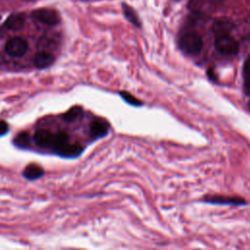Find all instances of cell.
<instances>
[{
  "label": "cell",
  "instance_id": "7",
  "mask_svg": "<svg viewBox=\"0 0 250 250\" xmlns=\"http://www.w3.org/2000/svg\"><path fill=\"white\" fill-rule=\"evenodd\" d=\"M55 61V57L48 51H40L34 57V64L37 68H45L51 65Z\"/></svg>",
  "mask_w": 250,
  "mask_h": 250
},
{
  "label": "cell",
  "instance_id": "10",
  "mask_svg": "<svg viewBox=\"0 0 250 250\" xmlns=\"http://www.w3.org/2000/svg\"><path fill=\"white\" fill-rule=\"evenodd\" d=\"M232 23L226 19H219L213 24V31L216 36L220 35H227L229 34L230 30L232 29Z\"/></svg>",
  "mask_w": 250,
  "mask_h": 250
},
{
  "label": "cell",
  "instance_id": "1",
  "mask_svg": "<svg viewBox=\"0 0 250 250\" xmlns=\"http://www.w3.org/2000/svg\"><path fill=\"white\" fill-rule=\"evenodd\" d=\"M180 49L187 55H197L203 46L201 36L196 32L185 33L179 41Z\"/></svg>",
  "mask_w": 250,
  "mask_h": 250
},
{
  "label": "cell",
  "instance_id": "8",
  "mask_svg": "<svg viewBox=\"0 0 250 250\" xmlns=\"http://www.w3.org/2000/svg\"><path fill=\"white\" fill-rule=\"evenodd\" d=\"M108 130V124L102 119H97L92 122L90 126V134L93 138H101L106 135Z\"/></svg>",
  "mask_w": 250,
  "mask_h": 250
},
{
  "label": "cell",
  "instance_id": "19",
  "mask_svg": "<svg viewBox=\"0 0 250 250\" xmlns=\"http://www.w3.org/2000/svg\"><path fill=\"white\" fill-rule=\"evenodd\" d=\"M244 90L247 95H250V75L244 76Z\"/></svg>",
  "mask_w": 250,
  "mask_h": 250
},
{
  "label": "cell",
  "instance_id": "2",
  "mask_svg": "<svg viewBox=\"0 0 250 250\" xmlns=\"http://www.w3.org/2000/svg\"><path fill=\"white\" fill-rule=\"evenodd\" d=\"M215 47L223 55H235L238 51V44L229 34L216 36Z\"/></svg>",
  "mask_w": 250,
  "mask_h": 250
},
{
  "label": "cell",
  "instance_id": "9",
  "mask_svg": "<svg viewBox=\"0 0 250 250\" xmlns=\"http://www.w3.org/2000/svg\"><path fill=\"white\" fill-rule=\"evenodd\" d=\"M204 200L213 204H230V205H242L245 201L237 197H225V196H210L205 197Z\"/></svg>",
  "mask_w": 250,
  "mask_h": 250
},
{
  "label": "cell",
  "instance_id": "13",
  "mask_svg": "<svg viewBox=\"0 0 250 250\" xmlns=\"http://www.w3.org/2000/svg\"><path fill=\"white\" fill-rule=\"evenodd\" d=\"M123 12H124L125 16H126V18L128 19V21H130L136 26H141L140 20H139L138 16L136 15L135 11L131 7L127 6L126 4H123Z\"/></svg>",
  "mask_w": 250,
  "mask_h": 250
},
{
  "label": "cell",
  "instance_id": "17",
  "mask_svg": "<svg viewBox=\"0 0 250 250\" xmlns=\"http://www.w3.org/2000/svg\"><path fill=\"white\" fill-rule=\"evenodd\" d=\"M39 46L42 48V51H48L49 52V50L54 49L55 43L51 39H43V40H41Z\"/></svg>",
  "mask_w": 250,
  "mask_h": 250
},
{
  "label": "cell",
  "instance_id": "3",
  "mask_svg": "<svg viewBox=\"0 0 250 250\" xmlns=\"http://www.w3.org/2000/svg\"><path fill=\"white\" fill-rule=\"evenodd\" d=\"M28 49L27 42L21 37H13L5 45L6 53L14 58L22 57Z\"/></svg>",
  "mask_w": 250,
  "mask_h": 250
},
{
  "label": "cell",
  "instance_id": "6",
  "mask_svg": "<svg viewBox=\"0 0 250 250\" xmlns=\"http://www.w3.org/2000/svg\"><path fill=\"white\" fill-rule=\"evenodd\" d=\"M83 151V147L78 144H69L68 142L56 149V152L63 157H75Z\"/></svg>",
  "mask_w": 250,
  "mask_h": 250
},
{
  "label": "cell",
  "instance_id": "20",
  "mask_svg": "<svg viewBox=\"0 0 250 250\" xmlns=\"http://www.w3.org/2000/svg\"><path fill=\"white\" fill-rule=\"evenodd\" d=\"M9 130V126L5 121L0 122V136L6 134V132Z\"/></svg>",
  "mask_w": 250,
  "mask_h": 250
},
{
  "label": "cell",
  "instance_id": "14",
  "mask_svg": "<svg viewBox=\"0 0 250 250\" xmlns=\"http://www.w3.org/2000/svg\"><path fill=\"white\" fill-rule=\"evenodd\" d=\"M82 115V109L81 107H78V106H74V107H71L68 111H66L64 114H63V119L68 121V122H71V121H74L76 119H78L80 116Z\"/></svg>",
  "mask_w": 250,
  "mask_h": 250
},
{
  "label": "cell",
  "instance_id": "5",
  "mask_svg": "<svg viewBox=\"0 0 250 250\" xmlns=\"http://www.w3.org/2000/svg\"><path fill=\"white\" fill-rule=\"evenodd\" d=\"M35 143L42 147H53L55 143V134L51 133L48 130L40 129L37 130L34 134Z\"/></svg>",
  "mask_w": 250,
  "mask_h": 250
},
{
  "label": "cell",
  "instance_id": "16",
  "mask_svg": "<svg viewBox=\"0 0 250 250\" xmlns=\"http://www.w3.org/2000/svg\"><path fill=\"white\" fill-rule=\"evenodd\" d=\"M29 136L25 132L21 133L18 135V137L15 139V144L20 147H24L29 144Z\"/></svg>",
  "mask_w": 250,
  "mask_h": 250
},
{
  "label": "cell",
  "instance_id": "15",
  "mask_svg": "<svg viewBox=\"0 0 250 250\" xmlns=\"http://www.w3.org/2000/svg\"><path fill=\"white\" fill-rule=\"evenodd\" d=\"M120 96L123 98L124 101H126L128 104H132V105H135V106H139V105H142L143 103L137 99L136 97H134L132 94L128 93V92H125V91H122L120 92Z\"/></svg>",
  "mask_w": 250,
  "mask_h": 250
},
{
  "label": "cell",
  "instance_id": "11",
  "mask_svg": "<svg viewBox=\"0 0 250 250\" xmlns=\"http://www.w3.org/2000/svg\"><path fill=\"white\" fill-rule=\"evenodd\" d=\"M24 24V16L21 13L11 15L5 21V26L11 30L21 29Z\"/></svg>",
  "mask_w": 250,
  "mask_h": 250
},
{
  "label": "cell",
  "instance_id": "4",
  "mask_svg": "<svg viewBox=\"0 0 250 250\" xmlns=\"http://www.w3.org/2000/svg\"><path fill=\"white\" fill-rule=\"evenodd\" d=\"M32 17L46 24H57L60 21V15L57 11L47 8H41L34 10L32 13Z\"/></svg>",
  "mask_w": 250,
  "mask_h": 250
},
{
  "label": "cell",
  "instance_id": "18",
  "mask_svg": "<svg viewBox=\"0 0 250 250\" xmlns=\"http://www.w3.org/2000/svg\"><path fill=\"white\" fill-rule=\"evenodd\" d=\"M243 73H244V76L250 75V55L245 60V62L243 65Z\"/></svg>",
  "mask_w": 250,
  "mask_h": 250
},
{
  "label": "cell",
  "instance_id": "12",
  "mask_svg": "<svg viewBox=\"0 0 250 250\" xmlns=\"http://www.w3.org/2000/svg\"><path fill=\"white\" fill-rule=\"evenodd\" d=\"M43 174H44L43 169L36 164H30V165L26 166L23 171V176L28 180L38 179V178L42 177Z\"/></svg>",
  "mask_w": 250,
  "mask_h": 250
}]
</instances>
